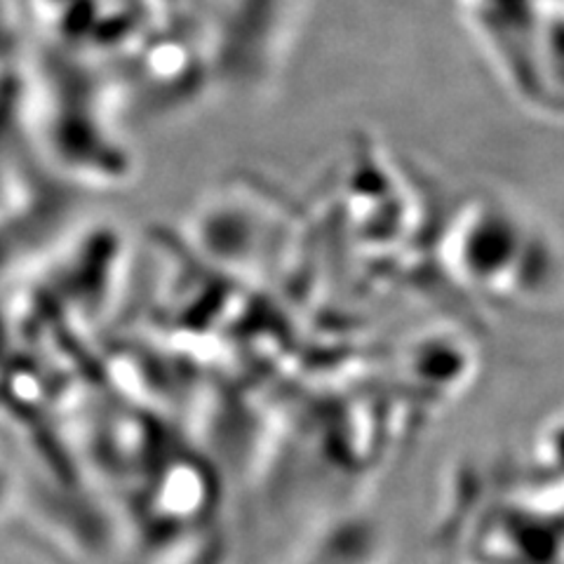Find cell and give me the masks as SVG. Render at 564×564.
I'll return each mask as SVG.
<instances>
[{"instance_id":"6da1fadb","label":"cell","mask_w":564,"mask_h":564,"mask_svg":"<svg viewBox=\"0 0 564 564\" xmlns=\"http://www.w3.org/2000/svg\"><path fill=\"white\" fill-rule=\"evenodd\" d=\"M14 499V491H12V482H10V475L8 470L0 466V522L8 516V510L12 506Z\"/></svg>"},{"instance_id":"7a4b0ae2","label":"cell","mask_w":564,"mask_h":564,"mask_svg":"<svg viewBox=\"0 0 564 564\" xmlns=\"http://www.w3.org/2000/svg\"><path fill=\"white\" fill-rule=\"evenodd\" d=\"M10 564H14V562H10Z\"/></svg>"}]
</instances>
